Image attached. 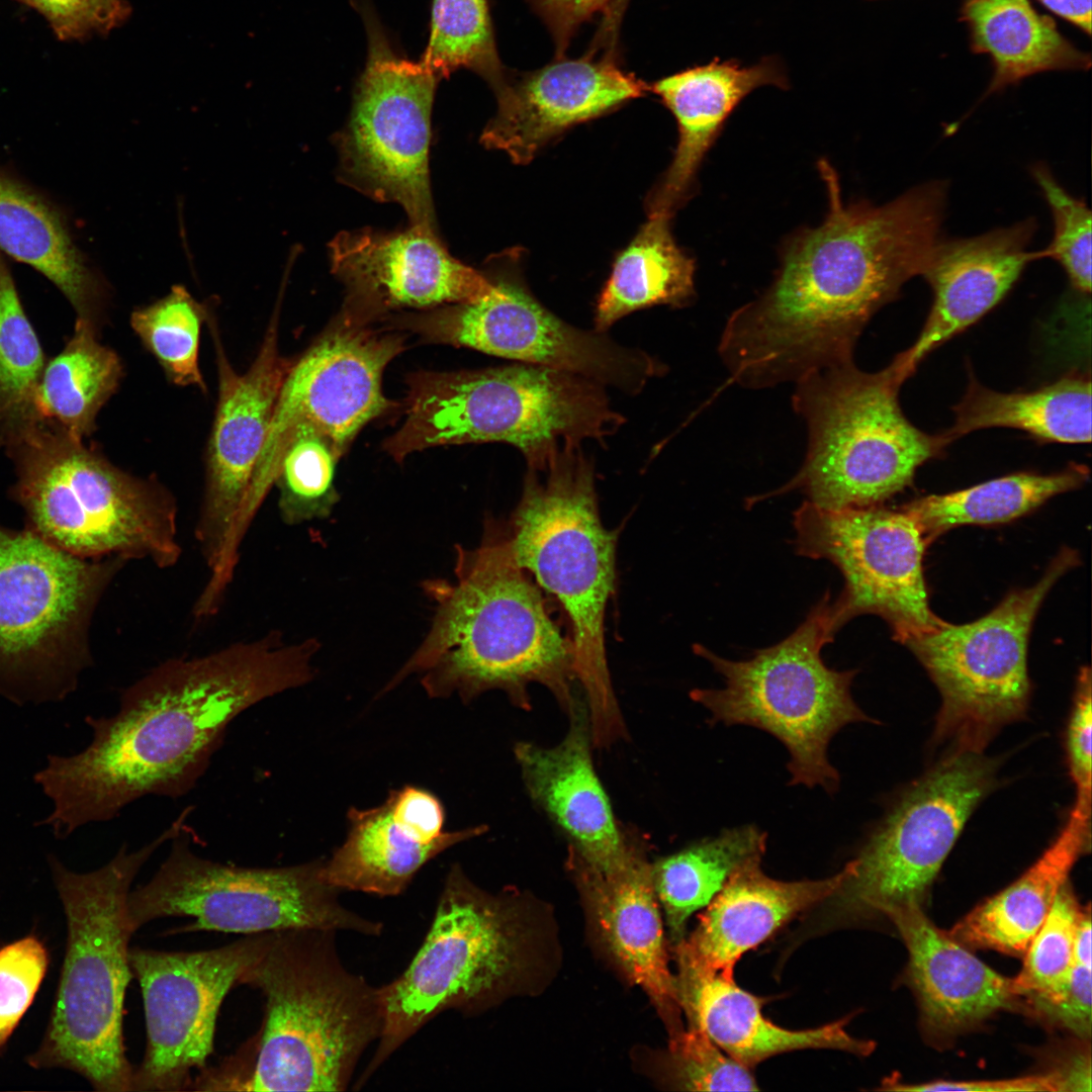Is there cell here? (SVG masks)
I'll return each mask as SVG.
<instances>
[{
    "label": "cell",
    "mask_w": 1092,
    "mask_h": 1092,
    "mask_svg": "<svg viewBox=\"0 0 1092 1092\" xmlns=\"http://www.w3.org/2000/svg\"><path fill=\"white\" fill-rule=\"evenodd\" d=\"M817 165L828 197L823 221L787 239L770 285L731 313L720 337L731 368L757 388L852 361L871 317L922 275L940 241L945 182L879 206L845 203L835 170L825 159Z\"/></svg>",
    "instance_id": "6da1fadb"
},
{
    "label": "cell",
    "mask_w": 1092,
    "mask_h": 1092,
    "mask_svg": "<svg viewBox=\"0 0 1092 1092\" xmlns=\"http://www.w3.org/2000/svg\"><path fill=\"white\" fill-rule=\"evenodd\" d=\"M318 648L315 639L287 643L272 630L154 666L121 691L113 716L86 717L93 730L86 749L50 755L35 774L54 803L41 824L65 838L87 823L116 817L143 797L187 795L240 714L313 678Z\"/></svg>",
    "instance_id": "7a4b0ae2"
},
{
    "label": "cell",
    "mask_w": 1092,
    "mask_h": 1092,
    "mask_svg": "<svg viewBox=\"0 0 1092 1092\" xmlns=\"http://www.w3.org/2000/svg\"><path fill=\"white\" fill-rule=\"evenodd\" d=\"M423 590L433 604L431 626L383 693L421 673L431 698L456 694L468 703L498 690L528 711L537 684L565 714L580 698L566 622L515 559L503 520L486 518L477 547H457L454 579H429Z\"/></svg>",
    "instance_id": "3957f363"
},
{
    "label": "cell",
    "mask_w": 1092,
    "mask_h": 1092,
    "mask_svg": "<svg viewBox=\"0 0 1092 1092\" xmlns=\"http://www.w3.org/2000/svg\"><path fill=\"white\" fill-rule=\"evenodd\" d=\"M335 930L272 931L240 985L265 998L262 1028L236 1056L204 1068L197 1090L345 1091L383 1027L379 987L350 972Z\"/></svg>",
    "instance_id": "277c9868"
},
{
    "label": "cell",
    "mask_w": 1092,
    "mask_h": 1092,
    "mask_svg": "<svg viewBox=\"0 0 1092 1092\" xmlns=\"http://www.w3.org/2000/svg\"><path fill=\"white\" fill-rule=\"evenodd\" d=\"M521 498L503 520L517 562L559 608L574 649L596 748L628 738L614 692L605 622L617 584L619 529L603 524L595 469L579 445L530 463Z\"/></svg>",
    "instance_id": "5b68a950"
},
{
    "label": "cell",
    "mask_w": 1092,
    "mask_h": 1092,
    "mask_svg": "<svg viewBox=\"0 0 1092 1092\" xmlns=\"http://www.w3.org/2000/svg\"><path fill=\"white\" fill-rule=\"evenodd\" d=\"M182 812L139 849L123 844L103 867L68 870L49 858L67 922L63 966L39 1046L26 1059L34 1069L62 1068L99 1092L132 1091L133 1067L123 1044V1004L133 978L127 920L131 885L151 856L186 827Z\"/></svg>",
    "instance_id": "8992f818"
},
{
    "label": "cell",
    "mask_w": 1092,
    "mask_h": 1092,
    "mask_svg": "<svg viewBox=\"0 0 1092 1092\" xmlns=\"http://www.w3.org/2000/svg\"><path fill=\"white\" fill-rule=\"evenodd\" d=\"M0 447L14 464L12 494L27 528L50 544L83 558L145 560L160 569L179 562L178 503L157 478L116 467L43 419L4 436Z\"/></svg>",
    "instance_id": "52a82bcc"
},
{
    "label": "cell",
    "mask_w": 1092,
    "mask_h": 1092,
    "mask_svg": "<svg viewBox=\"0 0 1092 1092\" xmlns=\"http://www.w3.org/2000/svg\"><path fill=\"white\" fill-rule=\"evenodd\" d=\"M406 384L404 421L383 444L397 462L435 446L504 442L533 463L624 423L602 384L542 366L421 371Z\"/></svg>",
    "instance_id": "ba28073f"
},
{
    "label": "cell",
    "mask_w": 1092,
    "mask_h": 1092,
    "mask_svg": "<svg viewBox=\"0 0 1092 1092\" xmlns=\"http://www.w3.org/2000/svg\"><path fill=\"white\" fill-rule=\"evenodd\" d=\"M905 380L893 360L877 372L852 360L795 382L793 408L808 432L804 462L785 485L749 503L798 490L823 509L866 508L912 484L917 469L951 442L905 417L899 402Z\"/></svg>",
    "instance_id": "9c48e42d"
},
{
    "label": "cell",
    "mask_w": 1092,
    "mask_h": 1092,
    "mask_svg": "<svg viewBox=\"0 0 1092 1092\" xmlns=\"http://www.w3.org/2000/svg\"><path fill=\"white\" fill-rule=\"evenodd\" d=\"M528 946L518 899L479 888L452 864L421 947L401 975L379 987L383 1027L357 1085L441 1012L477 1014L511 994L527 969Z\"/></svg>",
    "instance_id": "30bf717a"
},
{
    "label": "cell",
    "mask_w": 1092,
    "mask_h": 1092,
    "mask_svg": "<svg viewBox=\"0 0 1092 1092\" xmlns=\"http://www.w3.org/2000/svg\"><path fill=\"white\" fill-rule=\"evenodd\" d=\"M831 602L827 593L794 632L746 660L726 659L695 644L694 652L723 676L725 687L690 693L711 713L710 725H748L778 738L790 753V785L821 786L830 794L840 783L827 757L831 738L849 723L876 722L851 697L856 670L829 668L821 657L837 633Z\"/></svg>",
    "instance_id": "8fae6325"
},
{
    "label": "cell",
    "mask_w": 1092,
    "mask_h": 1092,
    "mask_svg": "<svg viewBox=\"0 0 1092 1092\" xmlns=\"http://www.w3.org/2000/svg\"><path fill=\"white\" fill-rule=\"evenodd\" d=\"M126 563L79 557L28 528L0 526V696L38 704L76 689L92 662L94 612Z\"/></svg>",
    "instance_id": "7c38bea8"
},
{
    "label": "cell",
    "mask_w": 1092,
    "mask_h": 1092,
    "mask_svg": "<svg viewBox=\"0 0 1092 1092\" xmlns=\"http://www.w3.org/2000/svg\"><path fill=\"white\" fill-rule=\"evenodd\" d=\"M186 827L167 858L145 884L131 890L127 920L134 933L164 917H191L184 931L256 934L290 928L382 932L380 921L345 907L340 890L324 878V860L278 868L221 863L191 849Z\"/></svg>",
    "instance_id": "4fadbf2b"
},
{
    "label": "cell",
    "mask_w": 1092,
    "mask_h": 1092,
    "mask_svg": "<svg viewBox=\"0 0 1092 1092\" xmlns=\"http://www.w3.org/2000/svg\"><path fill=\"white\" fill-rule=\"evenodd\" d=\"M1078 562L1077 551L1064 548L1036 583L1010 592L983 617L944 621L903 643L940 694L933 743L946 746V754L983 753L1003 727L1025 717L1032 624L1049 592Z\"/></svg>",
    "instance_id": "5bb4252c"
},
{
    "label": "cell",
    "mask_w": 1092,
    "mask_h": 1092,
    "mask_svg": "<svg viewBox=\"0 0 1092 1092\" xmlns=\"http://www.w3.org/2000/svg\"><path fill=\"white\" fill-rule=\"evenodd\" d=\"M368 55L347 126L339 134V178L405 211L411 226L436 233L429 179L431 110L440 78L400 58L366 1Z\"/></svg>",
    "instance_id": "9a60e30c"
},
{
    "label": "cell",
    "mask_w": 1092,
    "mask_h": 1092,
    "mask_svg": "<svg viewBox=\"0 0 1092 1092\" xmlns=\"http://www.w3.org/2000/svg\"><path fill=\"white\" fill-rule=\"evenodd\" d=\"M983 753H947L899 796L834 895L856 913L922 903L968 819L997 781Z\"/></svg>",
    "instance_id": "2e32d148"
},
{
    "label": "cell",
    "mask_w": 1092,
    "mask_h": 1092,
    "mask_svg": "<svg viewBox=\"0 0 1092 1092\" xmlns=\"http://www.w3.org/2000/svg\"><path fill=\"white\" fill-rule=\"evenodd\" d=\"M494 262L498 268L489 276L492 288L485 296L431 308L401 324L428 342L569 372L629 393L662 372L646 353L622 347L602 332L574 328L549 311L512 268L510 257Z\"/></svg>",
    "instance_id": "e0dca14e"
},
{
    "label": "cell",
    "mask_w": 1092,
    "mask_h": 1092,
    "mask_svg": "<svg viewBox=\"0 0 1092 1092\" xmlns=\"http://www.w3.org/2000/svg\"><path fill=\"white\" fill-rule=\"evenodd\" d=\"M342 316L297 361L281 387L250 484L243 520L251 526L274 486L282 456L297 437L313 434L342 457L359 431L395 403L382 375L403 349L401 336Z\"/></svg>",
    "instance_id": "ac0fdd59"
},
{
    "label": "cell",
    "mask_w": 1092,
    "mask_h": 1092,
    "mask_svg": "<svg viewBox=\"0 0 1092 1092\" xmlns=\"http://www.w3.org/2000/svg\"><path fill=\"white\" fill-rule=\"evenodd\" d=\"M799 555L826 559L844 578L831 614L837 631L855 616L881 617L901 643L944 623L931 610L923 572L927 543L901 508L829 510L805 500L794 512Z\"/></svg>",
    "instance_id": "d6986e66"
},
{
    "label": "cell",
    "mask_w": 1092,
    "mask_h": 1092,
    "mask_svg": "<svg viewBox=\"0 0 1092 1092\" xmlns=\"http://www.w3.org/2000/svg\"><path fill=\"white\" fill-rule=\"evenodd\" d=\"M208 314L214 345L218 397L206 454L205 481L194 537L208 570L202 593L226 597L247 535L243 514L284 379L293 363L278 346V310L256 358L244 374L232 366L217 325Z\"/></svg>",
    "instance_id": "ffe728a7"
},
{
    "label": "cell",
    "mask_w": 1092,
    "mask_h": 1092,
    "mask_svg": "<svg viewBox=\"0 0 1092 1092\" xmlns=\"http://www.w3.org/2000/svg\"><path fill=\"white\" fill-rule=\"evenodd\" d=\"M272 931L199 951L129 948L144 1002L147 1044L132 1091L190 1090L213 1052L216 1020L230 990L260 957Z\"/></svg>",
    "instance_id": "44dd1931"
},
{
    "label": "cell",
    "mask_w": 1092,
    "mask_h": 1092,
    "mask_svg": "<svg viewBox=\"0 0 1092 1092\" xmlns=\"http://www.w3.org/2000/svg\"><path fill=\"white\" fill-rule=\"evenodd\" d=\"M333 273L346 288L341 316L360 324L400 308L475 301L490 278L454 259L437 233L371 229L342 232L330 244Z\"/></svg>",
    "instance_id": "7402d4cb"
},
{
    "label": "cell",
    "mask_w": 1092,
    "mask_h": 1092,
    "mask_svg": "<svg viewBox=\"0 0 1092 1092\" xmlns=\"http://www.w3.org/2000/svg\"><path fill=\"white\" fill-rule=\"evenodd\" d=\"M497 110L481 143L528 164L550 140L580 122L649 92V84L624 71L617 58L566 57L529 72L509 71L492 90Z\"/></svg>",
    "instance_id": "603a6c76"
},
{
    "label": "cell",
    "mask_w": 1092,
    "mask_h": 1092,
    "mask_svg": "<svg viewBox=\"0 0 1092 1092\" xmlns=\"http://www.w3.org/2000/svg\"><path fill=\"white\" fill-rule=\"evenodd\" d=\"M562 740L550 747L516 743L514 754L528 795L568 840V849L602 874L623 868L642 835L621 825L596 771L588 712L582 697Z\"/></svg>",
    "instance_id": "cb8c5ba5"
},
{
    "label": "cell",
    "mask_w": 1092,
    "mask_h": 1092,
    "mask_svg": "<svg viewBox=\"0 0 1092 1092\" xmlns=\"http://www.w3.org/2000/svg\"><path fill=\"white\" fill-rule=\"evenodd\" d=\"M647 852L642 836L628 862L614 873L593 870L569 849L566 864L601 945L625 978L646 993L672 1039L686 1027Z\"/></svg>",
    "instance_id": "d4e9b609"
},
{
    "label": "cell",
    "mask_w": 1092,
    "mask_h": 1092,
    "mask_svg": "<svg viewBox=\"0 0 1092 1092\" xmlns=\"http://www.w3.org/2000/svg\"><path fill=\"white\" fill-rule=\"evenodd\" d=\"M1034 218L960 240L939 241L922 273L933 302L915 343L893 361L907 379L930 352L975 324L1012 288L1024 268L1041 259L1030 252Z\"/></svg>",
    "instance_id": "484cf974"
},
{
    "label": "cell",
    "mask_w": 1092,
    "mask_h": 1092,
    "mask_svg": "<svg viewBox=\"0 0 1092 1092\" xmlns=\"http://www.w3.org/2000/svg\"><path fill=\"white\" fill-rule=\"evenodd\" d=\"M761 858L737 869L699 916L695 930L673 944L674 956L696 967L734 979L743 953L772 935L799 913L833 897L853 870L823 880L784 882L761 870Z\"/></svg>",
    "instance_id": "4316f807"
},
{
    "label": "cell",
    "mask_w": 1092,
    "mask_h": 1092,
    "mask_svg": "<svg viewBox=\"0 0 1092 1092\" xmlns=\"http://www.w3.org/2000/svg\"><path fill=\"white\" fill-rule=\"evenodd\" d=\"M788 79L776 59L752 66L716 59L649 85L675 117L678 140L670 165L647 198L650 214L672 217L695 191L698 171L728 117L753 90Z\"/></svg>",
    "instance_id": "83f0119b"
},
{
    "label": "cell",
    "mask_w": 1092,
    "mask_h": 1092,
    "mask_svg": "<svg viewBox=\"0 0 1092 1092\" xmlns=\"http://www.w3.org/2000/svg\"><path fill=\"white\" fill-rule=\"evenodd\" d=\"M909 953L908 980L919 1002L925 1029L949 1037L978 1024L1018 998L1007 979L977 959L964 944L938 929L910 903L886 914Z\"/></svg>",
    "instance_id": "f1b7e54d"
},
{
    "label": "cell",
    "mask_w": 1092,
    "mask_h": 1092,
    "mask_svg": "<svg viewBox=\"0 0 1092 1092\" xmlns=\"http://www.w3.org/2000/svg\"><path fill=\"white\" fill-rule=\"evenodd\" d=\"M675 960L677 997L687 1024L700 1027L747 1069L798 1050L831 1049L867 1056L875 1048L873 1041L845 1030L847 1018L802 1030L779 1026L763 1016L762 998L741 989L734 979L706 972L680 957Z\"/></svg>",
    "instance_id": "f546056e"
},
{
    "label": "cell",
    "mask_w": 1092,
    "mask_h": 1092,
    "mask_svg": "<svg viewBox=\"0 0 1092 1092\" xmlns=\"http://www.w3.org/2000/svg\"><path fill=\"white\" fill-rule=\"evenodd\" d=\"M0 252L50 280L77 318L98 324L105 283L78 248L68 217L54 201L0 168Z\"/></svg>",
    "instance_id": "4dcf8cb0"
},
{
    "label": "cell",
    "mask_w": 1092,
    "mask_h": 1092,
    "mask_svg": "<svg viewBox=\"0 0 1092 1092\" xmlns=\"http://www.w3.org/2000/svg\"><path fill=\"white\" fill-rule=\"evenodd\" d=\"M1091 802L1076 799L1057 838L1017 881L963 918L948 934L965 946L1024 956L1078 858L1090 848Z\"/></svg>",
    "instance_id": "1f68e13d"
},
{
    "label": "cell",
    "mask_w": 1092,
    "mask_h": 1092,
    "mask_svg": "<svg viewBox=\"0 0 1092 1092\" xmlns=\"http://www.w3.org/2000/svg\"><path fill=\"white\" fill-rule=\"evenodd\" d=\"M347 816V837L324 860V878L340 891L384 897L401 894L428 861L487 829L486 825H478L445 831L440 838L431 840L404 822L388 798L374 808H350Z\"/></svg>",
    "instance_id": "d6a6232c"
},
{
    "label": "cell",
    "mask_w": 1092,
    "mask_h": 1092,
    "mask_svg": "<svg viewBox=\"0 0 1092 1092\" xmlns=\"http://www.w3.org/2000/svg\"><path fill=\"white\" fill-rule=\"evenodd\" d=\"M1091 380L1070 374L1026 392H999L970 377L967 390L953 407V425L945 432L950 442L974 431L1011 428L1042 442L1083 444L1091 441Z\"/></svg>",
    "instance_id": "836d02e7"
},
{
    "label": "cell",
    "mask_w": 1092,
    "mask_h": 1092,
    "mask_svg": "<svg viewBox=\"0 0 1092 1092\" xmlns=\"http://www.w3.org/2000/svg\"><path fill=\"white\" fill-rule=\"evenodd\" d=\"M671 218L648 215L617 257L596 306L598 332L635 310L657 304L684 307L695 299L696 262L675 243Z\"/></svg>",
    "instance_id": "e575fe53"
},
{
    "label": "cell",
    "mask_w": 1092,
    "mask_h": 1092,
    "mask_svg": "<svg viewBox=\"0 0 1092 1092\" xmlns=\"http://www.w3.org/2000/svg\"><path fill=\"white\" fill-rule=\"evenodd\" d=\"M122 373L118 355L99 341L97 325L77 318L64 349L43 368L35 397L39 419L83 440L95 431L97 415Z\"/></svg>",
    "instance_id": "d590c367"
},
{
    "label": "cell",
    "mask_w": 1092,
    "mask_h": 1092,
    "mask_svg": "<svg viewBox=\"0 0 1092 1092\" xmlns=\"http://www.w3.org/2000/svg\"><path fill=\"white\" fill-rule=\"evenodd\" d=\"M1089 476L1088 467L1082 464H1071L1052 474L1017 472L965 489L921 496L901 509L914 520L928 544L959 526L1010 522L1055 495L1082 486Z\"/></svg>",
    "instance_id": "8d00e7d4"
},
{
    "label": "cell",
    "mask_w": 1092,
    "mask_h": 1092,
    "mask_svg": "<svg viewBox=\"0 0 1092 1092\" xmlns=\"http://www.w3.org/2000/svg\"><path fill=\"white\" fill-rule=\"evenodd\" d=\"M964 13L976 49L994 60L993 90L1038 72L1089 65L1028 0H969Z\"/></svg>",
    "instance_id": "74e56055"
},
{
    "label": "cell",
    "mask_w": 1092,
    "mask_h": 1092,
    "mask_svg": "<svg viewBox=\"0 0 1092 1092\" xmlns=\"http://www.w3.org/2000/svg\"><path fill=\"white\" fill-rule=\"evenodd\" d=\"M766 833L742 826L697 842L651 863V878L672 945L686 936L687 923L749 859L762 856Z\"/></svg>",
    "instance_id": "f35d334b"
},
{
    "label": "cell",
    "mask_w": 1092,
    "mask_h": 1092,
    "mask_svg": "<svg viewBox=\"0 0 1092 1092\" xmlns=\"http://www.w3.org/2000/svg\"><path fill=\"white\" fill-rule=\"evenodd\" d=\"M46 357L0 252V439L39 419L35 397Z\"/></svg>",
    "instance_id": "ab89813d"
},
{
    "label": "cell",
    "mask_w": 1092,
    "mask_h": 1092,
    "mask_svg": "<svg viewBox=\"0 0 1092 1092\" xmlns=\"http://www.w3.org/2000/svg\"><path fill=\"white\" fill-rule=\"evenodd\" d=\"M440 79L465 68L493 90L509 70L499 60L486 0H433L431 33L420 62Z\"/></svg>",
    "instance_id": "60d3db41"
},
{
    "label": "cell",
    "mask_w": 1092,
    "mask_h": 1092,
    "mask_svg": "<svg viewBox=\"0 0 1092 1092\" xmlns=\"http://www.w3.org/2000/svg\"><path fill=\"white\" fill-rule=\"evenodd\" d=\"M208 306L197 301L183 285L155 302L131 312L130 327L155 356L168 379L180 386L206 391L198 362L201 328Z\"/></svg>",
    "instance_id": "b9f144b4"
},
{
    "label": "cell",
    "mask_w": 1092,
    "mask_h": 1092,
    "mask_svg": "<svg viewBox=\"0 0 1092 1092\" xmlns=\"http://www.w3.org/2000/svg\"><path fill=\"white\" fill-rule=\"evenodd\" d=\"M341 456L324 438L305 434L286 448L276 477L281 521L296 526L331 516L340 499L335 484Z\"/></svg>",
    "instance_id": "7bdbcfd3"
},
{
    "label": "cell",
    "mask_w": 1092,
    "mask_h": 1092,
    "mask_svg": "<svg viewBox=\"0 0 1092 1092\" xmlns=\"http://www.w3.org/2000/svg\"><path fill=\"white\" fill-rule=\"evenodd\" d=\"M1082 909L1065 883L1032 938L1012 991L1026 1002L1048 1000L1065 987L1074 967V942Z\"/></svg>",
    "instance_id": "ee69618b"
},
{
    "label": "cell",
    "mask_w": 1092,
    "mask_h": 1092,
    "mask_svg": "<svg viewBox=\"0 0 1092 1092\" xmlns=\"http://www.w3.org/2000/svg\"><path fill=\"white\" fill-rule=\"evenodd\" d=\"M1031 174L1040 187L1054 219V237L1043 258L1058 261L1079 293L1091 291V211L1067 192L1049 167L1035 164Z\"/></svg>",
    "instance_id": "f6af8a7d"
},
{
    "label": "cell",
    "mask_w": 1092,
    "mask_h": 1092,
    "mask_svg": "<svg viewBox=\"0 0 1092 1092\" xmlns=\"http://www.w3.org/2000/svg\"><path fill=\"white\" fill-rule=\"evenodd\" d=\"M665 1060L668 1081L678 1089L758 1090L750 1069L725 1056L721 1049L695 1025H688L680 1035L669 1039Z\"/></svg>",
    "instance_id": "bcb514c9"
},
{
    "label": "cell",
    "mask_w": 1092,
    "mask_h": 1092,
    "mask_svg": "<svg viewBox=\"0 0 1092 1092\" xmlns=\"http://www.w3.org/2000/svg\"><path fill=\"white\" fill-rule=\"evenodd\" d=\"M49 965V951L34 934L0 947V1051L32 1004Z\"/></svg>",
    "instance_id": "7dc6e473"
},
{
    "label": "cell",
    "mask_w": 1092,
    "mask_h": 1092,
    "mask_svg": "<svg viewBox=\"0 0 1092 1092\" xmlns=\"http://www.w3.org/2000/svg\"><path fill=\"white\" fill-rule=\"evenodd\" d=\"M44 17L59 40H82L106 34L129 15L124 0H13Z\"/></svg>",
    "instance_id": "c3c4849f"
},
{
    "label": "cell",
    "mask_w": 1092,
    "mask_h": 1092,
    "mask_svg": "<svg viewBox=\"0 0 1092 1092\" xmlns=\"http://www.w3.org/2000/svg\"><path fill=\"white\" fill-rule=\"evenodd\" d=\"M1091 673L1080 670L1066 733V752L1077 800L1091 802Z\"/></svg>",
    "instance_id": "681fc988"
},
{
    "label": "cell",
    "mask_w": 1092,
    "mask_h": 1092,
    "mask_svg": "<svg viewBox=\"0 0 1092 1092\" xmlns=\"http://www.w3.org/2000/svg\"><path fill=\"white\" fill-rule=\"evenodd\" d=\"M1028 1009L1078 1035L1091 1030V967L1074 964L1063 990L1049 1000L1028 1002Z\"/></svg>",
    "instance_id": "f907efd6"
},
{
    "label": "cell",
    "mask_w": 1092,
    "mask_h": 1092,
    "mask_svg": "<svg viewBox=\"0 0 1092 1092\" xmlns=\"http://www.w3.org/2000/svg\"><path fill=\"white\" fill-rule=\"evenodd\" d=\"M547 27L555 48V58L565 57L579 27L597 14H604L611 0H527Z\"/></svg>",
    "instance_id": "816d5d0a"
},
{
    "label": "cell",
    "mask_w": 1092,
    "mask_h": 1092,
    "mask_svg": "<svg viewBox=\"0 0 1092 1092\" xmlns=\"http://www.w3.org/2000/svg\"><path fill=\"white\" fill-rule=\"evenodd\" d=\"M883 1089L893 1091H1065L1064 1081L1057 1071L1012 1079L936 1081L916 1085L894 1083L889 1080L884 1083Z\"/></svg>",
    "instance_id": "f5cc1de1"
},
{
    "label": "cell",
    "mask_w": 1092,
    "mask_h": 1092,
    "mask_svg": "<svg viewBox=\"0 0 1092 1092\" xmlns=\"http://www.w3.org/2000/svg\"><path fill=\"white\" fill-rule=\"evenodd\" d=\"M1058 15L1091 32V0H1039Z\"/></svg>",
    "instance_id": "db71d44e"
},
{
    "label": "cell",
    "mask_w": 1092,
    "mask_h": 1092,
    "mask_svg": "<svg viewBox=\"0 0 1092 1092\" xmlns=\"http://www.w3.org/2000/svg\"><path fill=\"white\" fill-rule=\"evenodd\" d=\"M1074 964L1091 967V917L1090 909L1082 910L1079 919L1075 942Z\"/></svg>",
    "instance_id": "11a10c76"
},
{
    "label": "cell",
    "mask_w": 1092,
    "mask_h": 1092,
    "mask_svg": "<svg viewBox=\"0 0 1092 1092\" xmlns=\"http://www.w3.org/2000/svg\"><path fill=\"white\" fill-rule=\"evenodd\" d=\"M629 1L630 0H611V2H610L611 11L613 13L617 14V15L624 14L626 9H627V6L629 4Z\"/></svg>",
    "instance_id": "9f6ffc18"
}]
</instances>
